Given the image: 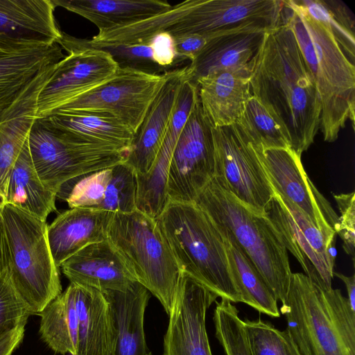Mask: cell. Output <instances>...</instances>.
I'll use <instances>...</instances> for the list:
<instances>
[{"label":"cell","mask_w":355,"mask_h":355,"mask_svg":"<svg viewBox=\"0 0 355 355\" xmlns=\"http://www.w3.org/2000/svg\"><path fill=\"white\" fill-rule=\"evenodd\" d=\"M27 144L40 179L55 193L74 177L125 162L129 151L60 130L45 118L35 119Z\"/></svg>","instance_id":"cell-7"},{"label":"cell","mask_w":355,"mask_h":355,"mask_svg":"<svg viewBox=\"0 0 355 355\" xmlns=\"http://www.w3.org/2000/svg\"><path fill=\"white\" fill-rule=\"evenodd\" d=\"M166 75L167 72L154 75L118 68L116 73L106 82L57 111L108 114L121 121L135 134Z\"/></svg>","instance_id":"cell-12"},{"label":"cell","mask_w":355,"mask_h":355,"mask_svg":"<svg viewBox=\"0 0 355 355\" xmlns=\"http://www.w3.org/2000/svg\"><path fill=\"white\" fill-rule=\"evenodd\" d=\"M252 147L275 193L295 205L327 237L335 240L338 216L308 177L301 157L291 148Z\"/></svg>","instance_id":"cell-14"},{"label":"cell","mask_w":355,"mask_h":355,"mask_svg":"<svg viewBox=\"0 0 355 355\" xmlns=\"http://www.w3.org/2000/svg\"><path fill=\"white\" fill-rule=\"evenodd\" d=\"M252 355H300L287 331L261 318L243 320Z\"/></svg>","instance_id":"cell-37"},{"label":"cell","mask_w":355,"mask_h":355,"mask_svg":"<svg viewBox=\"0 0 355 355\" xmlns=\"http://www.w3.org/2000/svg\"><path fill=\"white\" fill-rule=\"evenodd\" d=\"M257 268L277 301L284 304L292 272L288 252L267 214L247 207L213 179L194 202Z\"/></svg>","instance_id":"cell-3"},{"label":"cell","mask_w":355,"mask_h":355,"mask_svg":"<svg viewBox=\"0 0 355 355\" xmlns=\"http://www.w3.org/2000/svg\"><path fill=\"white\" fill-rule=\"evenodd\" d=\"M251 95L285 125L299 156L320 130L321 104L294 33L284 18L265 33L249 63Z\"/></svg>","instance_id":"cell-1"},{"label":"cell","mask_w":355,"mask_h":355,"mask_svg":"<svg viewBox=\"0 0 355 355\" xmlns=\"http://www.w3.org/2000/svg\"><path fill=\"white\" fill-rule=\"evenodd\" d=\"M173 39L177 54L189 62L195 60L208 41L206 37L197 34L182 35Z\"/></svg>","instance_id":"cell-40"},{"label":"cell","mask_w":355,"mask_h":355,"mask_svg":"<svg viewBox=\"0 0 355 355\" xmlns=\"http://www.w3.org/2000/svg\"><path fill=\"white\" fill-rule=\"evenodd\" d=\"M67 52L39 94L37 118L51 115L106 82L118 70L115 61L105 51L83 49Z\"/></svg>","instance_id":"cell-15"},{"label":"cell","mask_w":355,"mask_h":355,"mask_svg":"<svg viewBox=\"0 0 355 355\" xmlns=\"http://www.w3.org/2000/svg\"><path fill=\"white\" fill-rule=\"evenodd\" d=\"M334 198L340 213L336 227V234L342 239L345 252L352 256L354 260L355 247L354 192L334 194Z\"/></svg>","instance_id":"cell-39"},{"label":"cell","mask_w":355,"mask_h":355,"mask_svg":"<svg viewBox=\"0 0 355 355\" xmlns=\"http://www.w3.org/2000/svg\"><path fill=\"white\" fill-rule=\"evenodd\" d=\"M107 240L122 257L137 282L160 302L169 315L180 270L156 218L138 209L114 213Z\"/></svg>","instance_id":"cell-5"},{"label":"cell","mask_w":355,"mask_h":355,"mask_svg":"<svg viewBox=\"0 0 355 355\" xmlns=\"http://www.w3.org/2000/svg\"><path fill=\"white\" fill-rule=\"evenodd\" d=\"M1 214L8 239L12 284L32 315H37L62 293L58 268L48 242V225L8 204Z\"/></svg>","instance_id":"cell-6"},{"label":"cell","mask_w":355,"mask_h":355,"mask_svg":"<svg viewBox=\"0 0 355 355\" xmlns=\"http://www.w3.org/2000/svg\"><path fill=\"white\" fill-rule=\"evenodd\" d=\"M58 44L0 49V113L42 69L65 57Z\"/></svg>","instance_id":"cell-27"},{"label":"cell","mask_w":355,"mask_h":355,"mask_svg":"<svg viewBox=\"0 0 355 355\" xmlns=\"http://www.w3.org/2000/svg\"><path fill=\"white\" fill-rule=\"evenodd\" d=\"M300 355H355L347 348L332 319L325 291L302 272L292 273L280 307Z\"/></svg>","instance_id":"cell-9"},{"label":"cell","mask_w":355,"mask_h":355,"mask_svg":"<svg viewBox=\"0 0 355 355\" xmlns=\"http://www.w3.org/2000/svg\"><path fill=\"white\" fill-rule=\"evenodd\" d=\"M266 32L267 31L263 29L245 28L208 40L200 53L188 65L189 80L195 82L215 71L247 67L257 51Z\"/></svg>","instance_id":"cell-24"},{"label":"cell","mask_w":355,"mask_h":355,"mask_svg":"<svg viewBox=\"0 0 355 355\" xmlns=\"http://www.w3.org/2000/svg\"><path fill=\"white\" fill-rule=\"evenodd\" d=\"M107 300L114 326L112 355H152L144 334V313L149 291L135 282L123 291L103 293Z\"/></svg>","instance_id":"cell-23"},{"label":"cell","mask_w":355,"mask_h":355,"mask_svg":"<svg viewBox=\"0 0 355 355\" xmlns=\"http://www.w3.org/2000/svg\"><path fill=\"white\" fill-rule=\"evenodd\" d=\"M52 0H0V49L58 44L62 32Z\"/></svg>","instance_id":"cell-17"},{"label":"cell","mask_w":355,"mask_h":355,"mask_svg":"<svg viewBox=\"0 0 355 355\" xmlns=\"http://www.w3.org/2000/svg\"><path fill=\"white\" fill-rule=\"evenodd\" d=\"M194 83L202 112L214 128L235 124L251 96L249 64L239 69L215 71Z\"/></svg>","instance_id":"cell-21"},{"label":"cell","mask_w":355,"mask_h":355,"mask_svg":"<svg viewBox=\"0 0 355 355\" xmlns=\"http://www.w3.org/2000/svg\"><path fill=\"white\" fill-rule=\"evenodd\" d=\"M315 18L326 22L345 55L354 64V18L340 1L300 0Z\"/></svg>","instance_id":"cell-33"},{"label":"cell","mask_w":355,"mask_h":355,"mask_svg":"<svg viewBox=\"0 0 355 355\" xmlns=\"http://www.w3.org/2000/svg\"><path fill=\"white\" fill-rule=\"evenodd\" d=\"M156 220L180 272L218 297L241 302L229 268L223 237L204 211L194 202L168 201Z\"/></svg>","instance_id":"cell-4"},{"label":"cell","mask_w":355,"mask_h":355,"mask_svg":"<svg viewBox=\"0 0 355 355\" xmlns=\"http://www.w3.org/2000/svg\"><path fill=\"white\" fill-rule=\"evenodd\" d=\"M56 193L40 179L32 162L27 140L10 175L6 191V205H10L46 221L56 209Z\"/></svg>","instance_id":"cell-28"},{"label":"cell","mask_w":355,"mask_h":355,"mask_svg":"<svg viewBox=\"0 0 355 355\" xmlns=\"http://www.w3.org/2000/svg\"><path fill=\"white\" fill-rule=\"evenodd\" d=\"M334 276L339 278L345 284L348 295L347 298L352 309L355 311V275L346 276L334 271Z\"/></svg>","instance_id":"cell-43"},{"label":"cell","mask_w":355,"mask_h":355,"mask_svg":"<svg viewBox=\"0 0 355 355\" xmlns=\"http://www.w3.org/2000/svg\"><path fill=\"white\" fill-rule=\"evenodd\" d=\"M267 214L304 274L322 290L331 289L335 240L327 237L299 208L277 193Z\"/></svg>","instance_id":"cell-13"},{"label":"cell","mask_w":355,"mask_h":355,"mask_svg":"<svg viewBox=\"0 0 355 355\" xmlns=\"http://www.w3.org/2000/svg\"><path fill=\"white\" fill-rule=\"evenodd\" d=\"M218 297L180 272L177 293L164 337L163 355H212L205 319Z\"/></svg>","instance_id":"cell-16"},{"label":"cell","mask_w":355,"mask_h":355,"mask_svg":"<svg viewBox=\"0 0 355 355\" xmlns=\"http://www.w3.org/2000/svg\"><path fill=\"white\" fill-rule=\"evenodd\" d=\"M93 23L98 32L130 25L171 9L160 0H52Z\"/></svg>","instance_id":"cell-26"},{"label":"cell","mask_w":355,"mask_h":355,"mask_svg":"<svg viewBox=\"0 0 355 355\" xmlns=\"http://www.w3.org/2000/svg\"><path fill=\"white\" fill-rule=\"evenodd\" d=\"M75 285L78 314L75 355H112L115 332L107 300L97 289Z\"/></svg>","instance_id":"cell-25"},{"label":"cell","mask_w":355,"mask_h":355,"mask_svg":"<svg viewBox=\"0 0 355 355\" xmlns=\"http://www.w3.org/2000/svg\"><path fill=\"white\" fill-rule=\"evenodd\" d=\"M32 315L15 290L8 269L0 274V336L21 323Z\"/></svg>","instance_id":"cell-38"},{"label":"cell","mask_w":355,"mask_h":355,"mask_svg":"<svg viewBox=\"0 0 355 355\" xmlns=\"http://www.w3.org/2000/svg\"><path fill=\"white\" fill-rule=\"evenodd\" d=\"M137 174L125 162L112 167L104 198L98 209L112 213H130L137 209Z\"/></svg>","instance_id":"cell-36"},{"label":"cell","mask_w":355,"mask_h":355,"mask_svg":"<svg viewBox=\"0 0 355 355\" xmlns=\"http://www.w3.org/2000/svg\"><path fill=\"white\" fill-rule=\"evenodd\" d=\"M211 130L213 180L247 207L267 214L275 193L252 144L235 124Z\"/></svg>","instance_id":"cell-10"},{"label":"cell","mask_w":355,"mask_h":355,"mask_svg":"<svg viewBox=\"0 0 355 355\" xmlns=\"http://www.w3.org/2000/svg\"><path fill=\"white\" fill-rule=\"evenodd\" d=\"M214 175L211 126L199 101L178 137L166 180L168 201L193 202Z\"/></svg>","instance_id":"cell-11"},{"label":"cell","mask_w":355,"mask_h":355,"mask_svg":"<svg viewBox=\"0 0 355 355\" xmlns=\"http://www.w3.org/2000/svg\"><path fill=\"white\" fill-rule=\"evenodd\" d=\"M220 232L224 239L229 268L241 302L272 318L279 317L278 301L257 268L227 234Z\"/></svg>","instance_id":"cell-31"},{"label":"cell","mask_w":355,"mask_h":355,"mask_svg":"<svg viewBox=\"0 0 355 355\" xmlns=\"http://www.w3.org/2000/svg\"><path fill=\"white\" fill-rule=\"evenodd\" d=\"M112 212L96 208H70L48 225L50 250L58 268L86 246L107 239Z\"/></svg>","instance_id":"cell-22"},{"label":"cell","mask_w":355,"mask_h":355,"mask_svg":"<svg viewBox=\"0 0 355 355\" xmlns=\"http://www.w3.org/2000/svg\"><path fill=\"white\" fill-rule=\"evenodd\" d=\"M111 175L112 167L74 177L60 187L56 198L67 202L70 208L98 209Z\"/></svg>","instance_id":"cell-34"},{"label":"cell","mask_w":355,"mask_h":355,"mask_svg":"<svg viewBox=\"0 0 355 355\" xmlns=\"http://www.w3.org/2000/svg\"><path fill=\"white\" fill-rule=\"evenodd\" d=\"M213 320L216 337L225 355H252L246 337L243 320L231 302L221 299L216 302Z\"/></svg>","instance_id":"cell-35"},{"label":"cell","mask_w":355,"mask_h":355,"mask_svg":"<svg viewBox=\"0 0 355 355\" xmlns=\"http://www.w3.org/2000/svg\"><path fill=\"white\" fill-rule=\"evenodd\" d=\"M188 65L167 72L163 85L135 134L125 162L138 175L146 174L157 157L168 130L179 91L184 81L189 79Z\"/></svg>","instance_id":"cell-19"},{"label":"cell","mask_w":355,"mask_h":355,"mask_svg":"<svg viewBox=\"0 0 355 355\" xmlns=\"http://www.w3.org/2000/svg\"><path fill=\"white\" fill-rule=\"evenodd\" d=\"M164 32L173 38L197 34L209 40L245 28L271 31L283 21L284 0H187Z\"/></svg>","instance_id":"cell-8"},{"label":"cell","mask_w":355,"mask_h":355,"mask_svg":"<svg viewBox=\"0 0 355 355\" xmlns=\"http://www.w3.org/2000/svg\"><path fill=\"white\" fill-rule=\"evenodd\" d=\"M235 125L254 147L291 148L290 135L285 125L252 95L246 101Z\"/></svg>","instance_id":"cell-32"},{"label":"cell","mask_w":355,"mask_h":355,"mask_svg":"<svg viewBox=\"0 0 355 355\" xmlns=\"http://www.w3.org/2000/svg\"><path fill=\"white\" fill-rule=\"evenodd\" d=\"M284 18L291 28L312 76L321 104L320 130L335 141L355 116V66L328 24L313 17L300 0H284Z\"/></svg>","instance_id":"cell-2"},{"label":"cell","mask_w":355,"mask_h":355,"mask_svg":"<svg viewBox=\"0 0 355 355\" xmlns=\"http://www.w3.org/2000/svg\"><path fill=\"white\" fill-rule=\"evenodd\" d=\"M45 119L60 130L121 149L129 150L135 137L126 125L105 113L57 111Z\"/></svg>","instance_id":"cell-30"},{"label":"cell","mask_w":355,"mask_h":355,"mask_svg":"<svg viewBox=\"0 0 355 355\" xmlns=\"http://www.w3.org/2000/svg\"><path fill=\"white\" fill-rule=\"evenodd\" d=\"M40 334L54 352L75 355L78 337L76 285L70 283L64 292L41 312Z\"/></svg>","instance_id":"cell-29"},{"label":"cell","mask_w":355,"mask_h":355,"mask_svg":"<svg viewBox=\"0 0 355 355\" xmlns=\"http://www.w3.org/2000/svg\"><path fill=\"white\" fill-rule=\"evenodd\" d=\"M9 267V248L6 232L0 211V274L4 272Z\"/></svg>","instance_id":"cell-42"},{"label":"cell","mask_w":355,"mask_h":355,"mask_svg":"<svg viewBox=\"0 0 355 355\" xmlns=\"http://www.w3.org/2000/svg\"><path fill=\"white\" fill-rule=\"evenodd\" d=\"M70 283L103 293L123 291L137 282L122 257L107 239L83 248L60 266Z\"/></svg>","instance_id":"cell-20"},{"label":"cell","mask_w":355,"mask_h":355,"mask_svg":"<svg viewBox=\"0 0 355 355\" xmlns=\"http://www.w3.org/2000/svg\"><path fill=\"white\" fill-rule=\"evenodd\" d=\"M198 98V87L185 80L179 91L168 130L150 170L137 175V209L157 218L168 200L166 180L170 163L180 132Z\"/></svg>","instance_id":"cell-18"},{"label":"cell","mask_w":355,"mask_h":355,"mask_svg":"<svg viewBox=\"0 0 355 355\" xmlns=\"http://www.w3.org/2000/svg\"><path fill=\"white\" fill-rule=\"evenodd\" d=\"M26 324L21 323L0 336V355H12L19 347L24 337Z\"/></svg>","instance_id":"cell-41"}]
</instances>
